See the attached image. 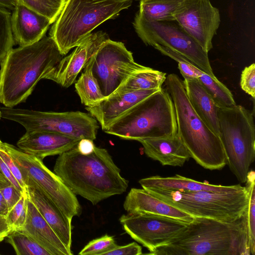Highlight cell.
Segmentation results:
<instances>
[{
  "mask_svg": "<svg viewBox=\"0 0 255 255\" xmlns=\"http://www.w3.org/2000/svg\"><path fill=\"white\" fill-rule=\"evenodd\" d=\"M70 189L96 205L112 196L125 192L128 181L107 149L95 146L88 154L75 147L59 155L53 169Z\"/></svg>",
  "mask_w": 255,
  "mask_h": 255,
  "instance_id": "obj_1",
  "label": "cell"
},
{
  "mask_svg": "<svg viewBox=\"0 0 255 255\" xmlns=\"http://www.w3.org/2000/svg\"><path fill=\"white\" fill-rule=\"evenodd\" d=\"M148 255H251L247 210L233 222L194 217L171 241Z\"/></svg>",
  "mask_w": 255,
  "mask_h": 255,
  "instance_id": "obj_2",
  "label": "cell"
},
{
  "mask_svg": "<svg viewBox=\"0 0 255 255\" xmlns=\"http://www.w3.org/2000/svg\"><path fill=\"white\" fill-rule=\"evenodd\" d=\"M63 56L50 36L12 48L0 62V102L10 108L24 102Z\"/></svg>",
  "mask_w": 255,
  "mask_h": 255,
  "instance_id": "obj_3",
  "label": "cell"
},
{
  "mask_svg": "<svg viewBox=\"0 0 255 255\" xmlns=\"http://www.w3.org/2000/svg\"><path fill=\"white\" fill-rule=\"evenodd\" d=\"M164 82L174 105L177 133L190 157L205 169H223L227 164V160L220 137L194 110L186 95L183 81L177 75L170 74Z\"/></svg>",
  "mask_w": 255,
  "mask_h": 255,
  "instance_id": "obj_4",
  "label": "cell"
},
{
  "mask_svg": "<svg viewBox=\"0 0 255 255\" xmlns=\"http://www.w3.org/2000/svg\"><path fill=\"white\" fill-rule=\"evenodd\" d=\"M133 0H66L49 36L64 55L98 26L129 7Z\"/></svg>",
  "mask_w": 255,
  "mask_h": 255,
  "instance_id": "obj_5",
  "label": "cell"
},
{
  "mask_svg": "<svg viewBox=\"0 0 255 255\" xmlns=\"http://www.w3.org/2000/svg\"><path fill=\"white\" fill-rule=\"evenodd\" d=\"M106 133L127 140L172 136L177 133L173 101L162 88L143 99L111 124Z\"/></svg>",
  "mask_w": 255,
  "mask_h": 255,
  "instance_id": "obj_6",
  "label": "cell"
},
{
  "mask_svg": "<svg viewBox=\"0 0 255 255\" xmlns=\"http://www.w3.org/2000/svg\"><path fill=\"white\" fill-rule=\"evenodd\" d=\"M144 190L194 217L209 218L225 222H233L242 217L249 200V190L246 186L239 190L225 192Z\"/></svg>",
  "mask_w": 255,
  "mask_h": 255,
  "instance_id": "obj_7",
  "label": "cell"
},
{
  "mask_svg": "<svg viewBox=\"0 0 255 255\" xmlns=\"http://www.w3.org/2000/svg\"><path fill=\"white\" fill-rule=\"evenodd\" d=\"M219 136L227 164L241 183H246L255 157V127L253 113L241 105L219 107Z\"/></svg>",
  "mask_w": 255,
  "mask_h": 255,
  "instance_id": "obj_8",
  "label": "cell"
},
{
  "mask_svg": "<svg viewBox=\"0 0 255 255\" xmlns=\"http://www.w3.org/2000/svg\"><path fill=\"white\" fill-rule=\"evenodd\" d=\"M0 118L16 122L26 131L59 133L78 139H96L99 128L97 121L80 111L54 112L0 108Z\"/></svg>",
  "mask_w": 255,
  "mask_h": 255,
  "instance_id": "obj_9",
  "label": "cell"
},
{
  "mask_svg": "<svg viewBox=\"0 0 255 255\" xmlns=\"http://www.w3.org/2000/svg\"><path fill=\"white\" fill-rule=\"evenodd\" d=\"M1 145L20 168L26 186L40 190L70 220L80 215L81 208L76 195L42 160L10 144L1 142Z\"/></svg>",
  "mask_w": 255,
  "mask_h": 255,
  "instance_id": "obj_10",
  "label": "cell"
},
{
  "mask_svg": "<svg viewBox=\"0 0 255 255\" xmlns=\"http://www.w3.org/2000/svg\"><path fill=\"white\" fill-rule=\"evenodd\" d=\"M138 36L146 45H160L173 50L194 63L202 71L215 76L208 52L175 20L148 21L138 13L133 22Z\"/></svg>",
  "mask_w": 255,
  "mask_h": 255,
  "instance_id": "obj_11",
  "label": "cell"
},
{
  "mask_svg": "<svg viewBox=\"0 0 255 255\" xmlns=\"http://www.w3.org/2000/svg\"><path fill=\"white\" fill-rule=\"evenodd\" d=\"M87 64L105 98L113 94L130 76L148 68L136 63L123 43L110 39L102 44Z\"/></svg>",
  "mask_w": 255,
  "mask_h": 255,
  "instance_id": "obj_12",
  "label": "cell"
},
{
  "mask_svg": "<svg viewBox=\"0 0 255 255\" xmlns=\"http://www.w3.org/2000/svg\"><path fill=\"white\" fill-rule=\"evenodd\" d=\"M119 221L125 231L149 253L169 243L188 224L164 216L134 212L123 215Z\"/></svg>",
  "mask_w": 255,
  "mask_h": 255,
  "instance_id": "obj_13",
  "label": "cell"
},
{
  "mask_svg": "<svg viewBox=\"0 0 255 255\" xmlns=\"http://www.w3.org/2000/svg\"><path fill=\"white\" fill-rule=\"evenodd\" d=\"M173 16L206 52L212 49L221 20L219 9L210 0H182Z\"/></svg>",
  "mask_w": 255,
  "mask_h": 255,
  "instance_id": "obj_14",
  "label": "cell"
},
{
  "mask_svg": "<svg viewBox=\"0 0 255 255\" xmlns=\"http://www.w3.org/2000/svg\"><path fill=\"white\" fill-rule=\"evenodd\" d=\"M109 39L108 35L102 31L91 33L70 54L63 57L45 79L52 80L64 88L70 87L91 57Z\"/></svg>",
  "mask_w": 255,
  "mask_h": 255,
  "instance_id": "obj_15",
  "label": "cell"
},
{
  "mask_svg": "<svg viewBox=\"0 0 255 255\" xmlns=\"http://www.w3.org/2000/svg\"><path fill=\"white\" fill-rule=\"evenodd\" d=\"M80 139L59 133L46 131H26L17 142L24 153L43 159L59 155L76 147Z\"/></svg>",
  "mask_w": 255,
  "mask_h": 255,
  "instance_id": "obj_16",
  "label": "cell"
},
{
  "mask_svg": "<svg viewBox=\"0 0 255 255\" xmlns=\"http://www.w3.org/2000/svg\"><path fill=\"white\" fill-rule=\"evenodd\" d=\"M158 90L113 94L92 106L86 107V109L99 122L104 130L130 109Z\"/></svg>",
  "mask_w": 255,
  "mask_h": 255,
  "instance_id": "obj_17",
  "label": "cell"
},
{
  "mask_svg": "<svg viewBox=\"0 0 255 255\" xmlns=\"http://www.w3.org/2000/svg\"><path fill=\"white\" fill-rule=\"evenodd\" d=\"M51 23L45 16L17 3L11 15V27L15 44L24 46L44 36Z\"/></svg>",
  "mask_w": 255,
  "mask_h": 255,
  "instance_id": "obj_18",
  "label": "cell"
},
{
  "mask_svg": "<svg viewBox=\"0 0 255 255\" xmlns=\"http://www.w3.org/2000/svg\"><path fill=\"white\" fill-rule=\"evenodd\" d=\"M20 231L36 241L51 255H73L48 224L28 197L26 221Z\"/></svg>",
  "mask_w": 255,
  "mask_h": 255,
  "instance_id": "obj_19",
  "label": "cell"
},
{
  "mask_svg": "<svg viewBox=\"0 0 255 255\" xmlns=\"http://www.w3.org/2000/svg\"><path fill=\"white\" fill-rule=\"evenodd\" d=\"M123 207L127 212L164 216L187 223L194 218L189 214L162 201L144 189L132 188L126 197Z\"/></svg>",
  "mask_w": 255,
  "mask_h": 255,
  "instance_id": "obj_20",
  "label": "cell"
},
{
  "mask_svg": "<svg viewBox=\"0 0 255 255\" xmlns=\"http://www.w3.org/2000/svg\"><path fill=\"white\" fill-rule=\"evenodd\" d=\"M144 153L162 165L182 166L190 158L178 133L174 135L138 139Z\"/></svg>",
  "mask_w": 255,
  "mask_h": 255,
  "instance_id": "obj_21",
  "label": "cell"
},
{
  "mask_svg": "<svg viewBox=\"0 0 255 255\" xmlns=\"http://www.w3.org/2000/svg\"><path fill=\"white\" fill-rule=\"evenodd\" d=\"M29 199L66 247L71 250V220L40 190L26 186Z\"/></svg>",
  "mask_w": 255,
  "mask_h": 255,
  "instance_id": "obj_22",
  "label": "cell"
},
{
  "mask_svg": "<svg viewBox=\"0 0 255 255\" xmlns=\"http://www.w3.org/2000/svg\"><path fill=\"white\" fill-rule=\"evenodd\" d=\"M138 182L144 189H157L180 192H225L239 190L244 187L240 184L230 186L211 184L207 181L199 182L178 174L167 177L152 176L141 179Z\"/></svg>",
  "mask_w": 255,
  "mask_h": 255,
  "instance_id": "obj_23",
  "label": "cell"
},
{
  "mask_svg": "<svg viewBox=\"0 0 255 255\" xmlns=\"http://www.w3.org/2000/svg\"><path fill=\"white\" fill-rule=\"evenodd\" d=\"M183 82L188 99L197 115L213 132L219 136V107L197 80L184 79Z\"/></svg>",
  "mask_w": 255,
  "mask_h": 255,
  "instance_id": "obj_24",
  "label": "cell"
},
{
  "mask_svg": "<svg viewBox=\"0 0 255 255\" xmlns=\"http://www.w3.org/2000/svg\"><path fill=\"white\" fill-rule=\"evenodd\" d=\"M166 74L148 67L130 76L113 93L141 90H159L166 80Z\"/></svg>",
  "mask_w": 255,
  "mask_h": 255,
  "instance_id": "obj_25",
  "label": "cell"
},
{
  "mask_svg": "<svg viewBox=\"0 0 255 255\" xmlns=\"http://www.w3.org/2000/svg\"><path fill=\"white\" fill-rule=\"evenodd\" d=\"M182 0H141L137 12L148 21L175 20L173 13Z\"/></svg>",
  "mask_w": 255,
  "mask_h": 255,
  "instance_id": "obj_26",
  "label": "cell"
},
{
  "mask_svg": "<svg viewBox=\"0 0 255 255\" xmlns=\"http://www.w3.org/2000/svg\"><path fill=\"white\" fill-rule=\"evenodd\" d=\"M75 88L81 103L86 107L92 106L105 98L88 64L75 83Z\"/></svg>",
  "mask_w": 255,
  "mask_h": 255,
  "instance_id": "obj_27",
  "label": "cell"
},
{
  "mask_svg": "<svg viewBox=\"0 0 255 255\" xmlns=\"http://www.w3.org/2000/svg\"><path fill=\"white\" fill-rule=\"evenodd\" d=\"M17 255H51L36 241L20 230L11 231L6 237Z\"/></svg>",
  "mask_w": 255,
  "mask_h": 255,
  "instance_id": "obj_28",
  "label": "cell"
},
{
  "mask_svg": "<svg viewBox=\"0 0 255 255\" xmlns=\"http://www.w3.org/2000/svg\"><path fill=\"white\" fill-rule=\"evenodd\" d=\"M29 9L45 16L52 24L60 14L66 0H16Z\"/></svg>",
  "mask_w": 255,
  "mask_h": 255,
  "instance_id": "obj_29",
  "label": "cell"
},
{
  "mask_svg": "<svg viewBox=\"0 0 255 255\" xmlns=\"http://www.w3.org/2000/svg\"><path fill=\"white\" fill-rule=\"evenodd\" d=\"M255 174L254 170L249 171L246 186L249 193V200L247 209V220L251 254L255 252Z\"/></svg>",
  "mask_w": 255,
  "mask_h": 255,
  "instance_id": "obj_30",
  "label": "cell"
},
{
  "mask_svg": "<svg viewBox=\"0 0 255 255\" xmlns=\"http://www.w3.org/2000/svg\"><path fill=\"white\" fill-rule=\"evenodd\" d=\"M10 10L0 6V62L15 44L11 27Z\"/></svg>",
  "mask_w": 255,
  "mask_h": 255,
  "instance_id": "obj_31",
  "label": "cell"
},
{
  "mask_svg": "<svg viewBox=\"0 0 255 255\" xmlns=\"http://www.w3.org/2000/svg\"><path fill=\"white\" fill-rule=\"evenodd\" d=\"M27 199L25 189L19 201L8 211L6 216L11 231L20 230L22 228L27 216Z\"/></svg>",
  "mask_w": 255,
  "mask_h": 255,
  "instance_id": "obj_32",
  "label": "cell"
},
{
  "mask_svg": "<svg viewBox=\"0 0 255 255\" xmlns=\"http://www.w3.org/2000/svg\"><path fill=\"white\" fill-rule=\"evenodd\" d=\"M118 246L114 236L107 234L89 242L79 252L80 255H104Z\"/></svg>",
  "mask_w": 255,
  "mask_h": 255,
  "instance_id": "obj_33",
  "label": "cell"
},
{
  "mask_svg": "<svg viewBox=\"0 0 255 255\" xmlns=\"http://www.w3.org/2000/svg\"><path fill=\"white\" fill-rule=\"evenodd\" d=\"M240 85L242 89L255 98V64L253 63L246 67L242 71L241 76Z\"/></svg>",
  "mask_w": 255,
  "mask_h": 255,
  "instance_id": "obj_34",
  "label": "cell"
},
{
  "mask_svg": "<svg viewBox=\"0 0 255 255\" xmlns=\"http://www.w3.org/2000/svg\"><path fill=\"white\" fill-rule=\"evenodd\" d=\"M1 143L0 144V157L6 164L21 187L25 190L26 186L24 183L20 168L13 159L11 155L1 146Z\"/></svg>",
  "mask_w": 255,
  "mask_h": 255,
  "instance_id": "obj_35",
  "label": "cell"
},
{
  "mask_svg": "<svg viewBox=\"0 0 255 255\" xmlns=\"http://www.w3.org/2000/svg\"><path fill=\"white\" fill-rule=\"evenodd\" d=\"M142 248L135 242L124 246L118 245L115 248L105 254L104 255H140Z\"/></svg>",
  "mask_w": 255,
  "mask_h": 255,
  "instance_id": "obj_36",
  "label": "cell"
},
{
  "mask_svg": "<svg viewBox=\"0 0 255 255\" xmlns=\"http://www.w3.org/2000/svg\"><path fill=\"white\" fill-rule=\"evenodd\" d=\"M0 191L8 211L19 201L24 192L18 190L12 184L0 188Z\"/></svg>",
  "mask_w": 255,
  "mask_h": 255,
  "instance_id": "obj_37",
  "label": "cell"
},
{
  "mask_svg": "<svg viewBox=\"0 0 255 255\" xmlns=\"http://www.w3.org/2000/svg\"><path fill=\"white\" fill-rule=\"evenodd\" d=\"M0 172L18 190L24 192L17 181L14 177L10 170L0 157Z\"/></svg>",
  "mask_w": 255,
  "mask_h": 255,
  "instance_id": "obj_38",
  "label": "cell"
},
{
  "mask_svg": "<svg viewBox=\"0 0 255 255\" xmlns=\"http://www.w3.org/2000/svg\"><path fill=\"white\" fill-rule=\"evenodd\" d=\"M95 146L93 140L89 138L81 139L76 146L79 151L83 154L92 153Z\"/></svg>",
  "mask_w": 255,
  "mask_h": 255,
  "instance_id": "obj_39",
  "label": "cell"
},
{
  "mask_svg": "<svg viewBox=\"0 0 255 255\" xmlns=\"http://www.w3.org/2000/svg\"><path fill=\"white\" fill-rule=\"evenodd\" d=\"M11 231L6 216L0 215V242L2 241Z\"/></svg>",
  "mask_w": 255,
  "mask_h": 255,
  "instance_id": "obj_40",
  "label": "cell"
},
{
  "mask_svg": "<svg viewBox=\"0 0 255 255\" xmlns=\"http://www.w3.org/2000/svg\"><path fill=\"white\" fill-rule=\"evenodd\" d=\"M17 2L16 0H0V6L5 8L9 10H13Z\"/></svg>",
  "mask_w": 255,
  "mask_h": 255,
  "instance_id": "obj_41",
  "label": "cell"
},
{
  "mask_svg": "<svg viewBox=\"0 0 255 255\" xmlns=\"http://www.w3.org/2000/svg\"><path fill=\"white\" fill-rule=\"evenodd\" d=\"M10 184V182L0 172V189Z\"/></svg>",
  "mask_w": 255,
  "mask_h": 255,
  "instance_id": "obj_42",
  "label": "cell"
},
{
  "mask_svg": "<svg viewBox=\"0 0 255 255\" xmlns=\"http://www.w3.org/2000/svg\"><path fill=\"white\" fill-rule=\"evenodd\" d=\"M8 212L7 206L5 203L0 202V215L6 216Z\"/></svg>",
  "mask_w": 255,
  "mask_h": 255,
  "instance_id": "obj_43",
  "label": "cell"
},
{
  "mask_svg": "<svg viewBox=\"0 0 255 255\" xmlns=\"http://www.w3.org/2000/svg\"><path fill=\"white\" fill-rule=\"evenodd\" d=\"M0 202L5 203L4 199L0 191Z\"/></svg>",
  "mask_w": 255,
  "mask_h": 255,
  "instance_id": "obj_44",
  "label": "cell"
},
{
  "mask_svg": "<svg viewBox=\"0 0 255 255\" xmlns=\"http://www.w3.org/2000/svg\"><path fill=\"white\" fill-rule=\"evenodd\" d=\"M135 0L140 1V0Z\"/></svg>",
  "mask_w": 255,
  "mask_h": 255,
  "instance_id": "obj_45",
  "label": "cell"
},
{
  "mask_svg": "<svg viewBox=\"0 0 255 255\" xmlns=\"http://www.w3.org/2000/svg\"><path fill=\"white\" fill-rule=\"evenodd\" d=\"M1 142H2V141H1V140H0V143H1Z\"/></svg>",
  "mask_w": 255,
  "mask_h": 255,
  "instance_id": "obj_46",
  "label": "cell"
},
{
  "mask_svg": "<svg viewBox=\"0 0 255 255\" xmlns=\"http://www.w3.org/2000/svg\"></svg>",
  "mask_w": 255,
  "mask_h": 255,
  "instance_id": "obj_47",
  "label": "cell"
}]
</instances>
